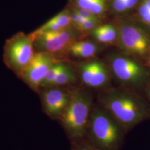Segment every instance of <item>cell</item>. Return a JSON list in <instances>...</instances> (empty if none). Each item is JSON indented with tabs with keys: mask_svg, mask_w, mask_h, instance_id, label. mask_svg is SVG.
<instances>
[{
	"mask_svg": "<svg viewBox=\"0 0 150 150\" xmlns=\"http://www.w3.org/2000/svg\"><path fill=\"white\" fill-rule=\"evenodd\" d=\"M98 103L106 109L127 133L139 123L150 119V106L134 90L120 87L101 90Z\"/></svg>",
	"mask_w": 150,
	"mask_h": 150,
	"instance_id": "1",
	"label": "cell"
},
{
	"mask_svg": "<svg viewBox=\"0 0 150 150\" xmlns=\"http://www.w3.org/2000/svg\"><path fill=\"white\" fill-rule=\"evenodd\" d=\"M126 134L106 109L93 105L85 138L91 145L98 150H121Z\"/></svg>",
	"mask_w": 150,
	"mask_h": 150,
	"instance_id": "2",
	"label": "cell"
},
{
	"mask_svg": "<svg viewBox=\"0 0 150 150\" xmlns=\"http://www.w3.org/2000/svg\"><path fill=\"white\" fill-rule=\"evenodd\" d=\"M69 102L58 121L71 142L85 138L93 106L92 95L83 88L70 89Z\"/></svg>",
	"mask_w": 150,
	"mask_h": 150,
	"instance_id": "3",
	"label": "cell"
},
{
	"mask_svg": "<svg viewBox=\"0 0 150 150\" xmlns=\"http://www.w3.org/2000/svg\"><path fill=\"white\" fill-rule=\"evenodd\" d=\"M35 54L31 35L18 32L6 41L4 61L8 68L18 76L30 64Z\"/></svg>",
	"mask_w": 150,
	"mask_h": 150,
	"instance_id": "4",
	"label": "cell"
},
{
	"mask_svg": "<svg viewBox=\"0 0 150 150\" xmlns=\"http://www.w3.org/2000/svg\"><path fill=\"white\" fill-rule=\"evenodd\" d=\"M30 35L33 41L35 52H46L55 57L56 54L69 51L70 46L77 41L78 30L70 26L59 31L33 32Z\"/></svg>",
	"mask_w": 150,
	"mask_h": 150,
	"instance_id": "5",
	"label": "cell"
},
{
	"mask_svg": "<svg viewBox=\"0 0 150 150\" xmlns=\"http://www.w3.org/2000/svg\"><path fill=\"white\" fill-rule=\"evenodd\" d=\"M109 62L113 75L123 87L134 90L144 85L145 71L134 60L115 54L111 56Z\"/></svg>",
	"mask_w": 150,
	"mask_h": 150,
	"instance_id": "6",
	"label": "cell"
},
{
	"mask_svg": "<svg viewBox=\"0 0 150 150\" xmlns=\"http://www.w3.org/2000/svg\"><path fill=\"white\" fill-rule=\"evenodd\" d=\"M115 26L118 33L117 41L125 52L143 55L147 52L149 38L141 28L126 21L120 22Z\"/></svg>",
	"mask_w": 150,
	"mask_h": 150,
	"instance_id": "7",
	"label": "cell"
},
{
	"mask_svg": "<svg viewBox=\"0 0 150 150\" xmlns=\"http://www.w3.org/2000/svg\"><path fill=\"white\" fill-rule=\"evenodd\" d=\"M57 62L51 54L35 52L30 64L18 76L32 90L38 92L48 70Z\"/></svg>",
	"mask_w": 150,
	"mask_h": 150,
	"instance_id": "8",
	"label": "cell"
},
{
	"mask_svg": "<svg viewBox=\"0 0 150 150\" xmlns=\"http://www.w3.org/2000/svg\"><path fill=\"white\" fill-rule=\"evenodd\" d=\"M45 88L41 93L43 111L50 118L58 120L69 102L71 90L61 87Z\"/></svg>",
	"mask_w": 150,
	"mask_h": 150,
	"instance_id": "9",
	"label": "cell"
},
{
	"mask_svg": "<svg viewBox=\"0 0 150 150\" xmlns=\"http://www.w3.org/2000/svg\"><path fill=\"white\" fill-rule=\"evenodd\" d=\"M110 74L107 67L101 61H93L90 80L87 87L101 90L110 87Z\"/></svg>",
	"mask_w": 150,
	"mask_h": 150,
	"instance_id": "10",
	"label": "cell"
},
{
	"mask_svg": "<svg viewBox=\"0 0 150 150\" xmlns=\"http://www.w3.org/2000/svg\"><path fill=\"white\" fill-rule=\"evenodd\" d=\"M91 32L93 38L101 43H112L117 41V28L111 24L99 25Z\"/></svg>",
	"mask_w": 150,
	"mask_h": 150,
	"instance_id": "11",
	"label": "cell"
},
{
	"mask_svg": "<svg viewBox=\"0 0 150 150\" xmlns=\"http://www.w3.org/2000/svg\"><path fill=\"white\" fill-rule=\"evenodd\" d=\"M99 50V46L89 41H76L70 46L69 52L72 56L80 58H89L95 56Z\"/></svg>",
	"mask_w": 150,
	"mask_h": 150,
	"instance_id": "12",
	"label": "cell"
},
{
	"mask_svg": "<svg viewBox=\"0 0 150 150\" xmlns=\"http://www.w3.org/2000/svg\"><path fill=\"white\" fill-rule=\"evenodd\" d=\"M108 0H74L76 7L90 11L100 17L107 10Z\"/></svg>",
	"mask_w": 150,
	"mask_h": 150,
	"instance_id": "13",
	"label": "cell"
},
{
	"mask_svg": "<svg viewBox=\"0 0 150 150\" xmlns=\"http://www.w3.org/2000/svg\"><path fill=\"white\" fill-rule=\"evenodd\" d=\"M77 80L75 72L69 65L66 66L61 71L51 87H61L74 83Z\"/></svg>",
	"mask_w": 150,
	"mask_h": 150,
	"instance_id": "14",
	"label": "cell"
},
{
	"mask_svg": "<svg viewBox=\"0 0 150 150\" xmlns=\"http://www.w3.org/2000/svg\"><path fill=\"white\" fill-rule=\"evenodd\" d=\"M66 65V64L59 61L57 62L52 65L45 76V77L41 84V88H47L51 87L57 76L61 72V71L64 68Z\"/></svg>",
	"mask_w": 150,
	"mask_h": 150,
	"instance_id": "15",
	"label": "cell"
},
{
	"mask_svg": "<svg viewBox=\"0 0 150 150\" xmlns=\"http://www.w3.org/2000/svg\"><path fill=\"white\" fill-rule=\"evenodd\" d=\"M100 21V20L83 19L79 23H77L73 26L78 31H81L82 32L91 31L95 27L99 25Z\"/></svg>",
	"mask_w": 150,
	"mask_h": 150,
	"instance_id": "16",
	"label": "cell"
},
{
	"mask_svg": "<svg viewBox=\"0 0 150 150\" xmlns=\"http://www.w3.org/2000/svg\"><path fill=\"white\" fill-rule=\"evenodd\" d=\"M72 142L71 150H98L86 139H79Z\"/></svg>",
	"mask_w": 150,
	"mask_h": 150,
	"instance_id": "17",
	"label": "cell"
},
{
	"mask_svg": "<svg viewBox=\"0 0 150 150\" xmlns=\"http://www.w3.org/2000/svg\"><path fill=\"white\" fill-rule=\"evenodd\" d=\"M139 13L142 20L150 26V8L143 2L139 6Z\"/></svg>",
	"mask_w": 150,
	"mask_h": 150,
	"instance_id": "18",
	"label": "cell"
},
{
	"mask_svg": "<svg viewBox=\"0 0 150 150\" xmlns=\"http://www.w3.org/2000/svg\"><path fill=\"white\" fill-rule=\"evenodd\" d=\"M73 11L85 19L100 20L99 16H97L95 14L93 13L90 11L86 10L85 9L78 8V7H75Z\"/></svg>",
	"mask_w": 150,
	"mask_h": 150,
	"instance_id": "19",
	"label": "cell"
},
{
	"mask_svg": "<svg viewBox=\"0 0 150 150\" xmlns=\"http://www.w3.org/2000/svg\"><path fill=\"white\" fill-rule=\"evenodd\" d=\"M112 7L114 11L119 13L128 11L125 0H113Z\"/></svg>",
	"mask_w": 150,
	"mask_h": 150,
	"instance_id": "20",
	"label": "cell"
},
{
	"mask_svg": "<svg viewBox=\"0 0 150 150\" xmlns=\"http://www.w3.org/2000/svg\"><path fill=\"white\" fill-rule=\"evenodd\" d=\"M125 1H126L128 11L134 8L139 2V0H125Z\"/></svg>",
	"mask_w": 150,
	"mask_h": 150,
	"instance_id": "21",
	"label": "cell"
},
{
	"mask_svg": "<svg viewBox=\"0 0 150 150\" xmlns=\"http://www.w3.org/2000/svg\"><path fill=\"white\" fill-rule=\"evenodd\" d=\"M149 8H150V0H144L142 1Z\"/></svg>",
	"mask_w": 150,
	"mask_h": 150,
	"instance_id": "22",
	"label": "cell"
},
{
	"mask_svg": "<svg viewBox=\"0 0 150 150\" xmlns=\"http://www.w3.org/2000/svg\"><path fill=\"white\" fill-rule=\"evenodd\" d=\"M147 96H148V98H149V101H150V85L148 86V87H147Z\"/></svg>",
	"mask_w": 150,
	"mask_h": 150,
	"instance_id": "23",
	"label": "cell"
}]
</instances>
